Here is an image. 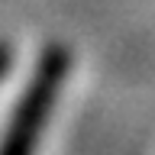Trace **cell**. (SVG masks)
Returning <instances> with one entry per match:
<instances>
[{
	"instance_id": "cell-1",
	"label": "cell",
	"mask_w": 155,
	"mask_h": 155,
	"mask_svg": "<svg viewBox=\"0 0 155 155\" xmlns=\"http://www.w3.org/2000/svg\"><path fill=\"white\" fill-rule=\"evenodd\" d=\"M65 78H68V55L61 48H48L45 58L39 61L29 87L19 97L7 129H3L0 155H39V145L45 139L48 116L55 113V107H58Z\"/></svg>"
}]
</instances>
